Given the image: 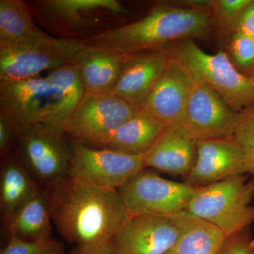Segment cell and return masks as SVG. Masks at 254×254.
Listing matches in <instances>:
<instances>
[{"label": "cell", "mask_w": 254, "mask_h": 254, "mask_svg": "<svg viewBox=\"0 0 254 254\" xmlns=\"http://www.w3.org/2000/svg\"><path fill=\"white\" fill-rule=\"evenodd\" d=\"M44 190L57 231L75 247L115 236L130 217L118 190L93 186L71 175Z\"/></svg>", "instance_id": "cell-1"}, {"label": "cell", "mask_w": 254, "mask_h": 254, "mask_svg": "<svg viewBox=\"0 0 254 254\" xmlns=\"http://www.w3.org/2000/svg\"><path fill=\"white\" fill-rule=\"evenodd\" d=\"M215 26L213 9L155 4L143 17L82 42L122 55L162 50L175 42L206 36Z\"/></svg>", "instance_id": "cell-2"}, {"label": "cell", "mask_w": 254, "mask_h": 254, "mask_svg": "<svg viewBox=\"0 0 254 254\" xmlns=\"http://www.w3.org/2000/svg\"><path fill=\"white\" fill-rule=\"evenodd\" d=\"M35 22L51 36L83 42L130 23L118 0H28Z\"/></svg>", "instance_id": "cell-3"}, {"label": "cell", "mask_w": 254, "mask_h": 254, "mask_svg": "<svg viewBox=\"0 0 254 254\" xmlns=\"http://www.w3.org/2000/svg\"><path fill=\"white\" fill-rule=\"evenodd\" d=\"M162 50L213 88L235 111L254 108L253 82L237 71L226 52L209 54L191 38L175 42Z\"/></svg>", "instance_id": "cell-4"}, {"label": "cell", "mask_w": 254, "mask_h": 254, "mask_svg": "<svg viewBox=\"0 0 254 254\" xmlns=\"http://www.w3.org/2000/svg\"><path fill=\"white\" fill-rule=\"evenodd\" d=\"M253 180L244 175L198 187L186 211L209 222L229 237L254 222Z\"/></svg>", "instance_id": "cell-5"}, {"label": "cell", "mask_w": 254, "mask_h": 254, "mask_svg": "<svg viewBox=\"0 0 254 254\" xmlns=\"http://www.w3.org/2000/svg\"><path fill=\"white\" fill-rule=\"evenodd\" d=\"M86 44L51 36L37 26L22 40L0 50V82L36 77L41 72L72 64Z\"/></svg>", "instance_id": "cell-6"}, {"label": "cell", "mask_w": 254, "mask_h": 254, "mask_svg": "<svg viewBox=\"0 0 254 254\" xmlns=\"http://www.w3.org/2000/svg\"><path fill=\"white\" fill-rule=\"evenodd\" d=\"M14 150L36 183L45 187L70 175V138L62 128L39 123L21 130Z\"/></svg>", "instance_id": "cell-7"}, {"label": "cell", "mask_w": 254, "mask_h": 254, "mask_svg": "<svg viewBox=\"0 0 254 254\" xmlns=\"http://www.w3.org/2000/svg\"><path fill=\"white\" fill-rule=\"evenodd\" d=\"M198 187L166 180L144 168L119 189L130 216H170L186 210Z\"/></svg>", "instance_id": "cell-8"}, {"label": "cell", "mask_w": 254, "mask_h": 254, "mask_svg": "<svg viewBox=\"0 0 254 254\" xmlns=\"http://www.w3.org/2000/svg\"><path fill=\"white\" fill-rule=\"evenodd\" d=\"M135 110L113 93L86 91L64 130L71 139L97 148L131 118Z\"/></svg>", "instance_id": "cell-9"}, {"label": "cell", "mask_w": 254, "mask_h": 254, "mask_svg": "<svg viewBox=\"0 0 254 254\" xmlns=\"http://www.w3.org/2000/svg\"><path fill=\"white\" fill-rule=\"evenodd\" d=\"M0 114L18 134L36 124L55 126L56 101L46 76L0 82Z\"/></svg>", "instance_id": "cell-10"}, {"label": "cell", "mask_w": 254, "mask_h": 254, "mask_svg": "<svg viewBox=\"0 0 254 254\" xmlns=\"http://www.w3.org/2000/svg\"><path fill=\"white\" fill-rule=\"evenodd\" d=\"M71 176L107 190H118L133 175L146 168L143 155L92 148L70 138Z\"/></svg>", "instance_id": "cell-11"}, {"label": "cell", "mask_w": 254, "mask_h": 254, "mask_svg": "<svg viewBox=\"0 0 254 254\" xmlns=\"http://www.w3.org/2000/svg\"><path fill=\"white\" fill-rule=\"evenodd\" d=\"M193 77L194 83L183 125L198 141L232 138L240 121L241 113L232 109L202 80Z\"/></svg>", "instance_id": "cell-12"}, {"label": "cell", "mask_w": 254, "mask_h": 254, "mask_svg": "<svg viewBox=\"0 0 254 254\" xmlns=\"http://www.w3.org/2000/svg\"><path fill=\"white\" fill-rule=\"evenodd\" d=\"M179 229L173 215L130 216L113 237L115 254H165L174 250Z\"/></svg>", "instance_id": "cell-13"}, {"label": "cell", "mask_w": 254, "mask_h": 254, "mask_svg": "<svg viewBox=\"0 0 254 254\" xmlns=\"http://www.w3.org/2000/svg\"><path fill=\"white\" fill-rule=\"evenodd\" d=\"M245 173V154L233 136L198 141L194 166L183 179L188 185L201 187Z\"/></svg>", "instance_id": "cell-14"}, {"label": "cell", "mask_w": 254, "mask_h": 254, "mask_svg": "<svg viewBox=\"0 0 254 254\" xmlns=\"http://www.w3.org/2000/svg\"><path fill=\"white\" fill-rule=\"evenodd\" d=\"M193 83L194 77L190 70L178 60L168 56L165 70L142 109L166 125L183 124Z\"/></svg>", "instance_id": "cell-15"}, {"label": "cell", "mask_w": 254, "mask_h": 254, "mask_svg": "<svg viewBox=\"0 0 254 254\" xmlns=\"http://www.w3.org/2000/svg\"><path fill=\"white\" fill-rule=\"evenodd\" d=\"M168 63L163 50H145L124 55L116 85L111 93L135 110L142 109Z\"/></svg>", "instance_id": "cell-16"}, {"label": "cell", "mask_w": 254, "mask_h": 254, "mask_svg": "<svg viewBox=\"0 0 254 254\" xmlns=\"http://www.w3.org/2000/svg\"><path fill=\"white\" fill-rule=\"evenodd\" d=\"M198 141L182 123L169 124L143 155L145 165L182 177L194 166Z\"/></svg>", "instance_id": "cell-17"}, {"label": "cell", "mask_w": 254, "mask_h": 254, "mask_svg": "<svg viewBox=\"0 0 254 254\" xmlns=\"http://www.w3.org/2000/svg\"><path fill=\"white\" fill-rule=\"evenodd\" d=\"M123 58L124 55L113 50L86 45L75 55L72 64L77 68L86 91L111 93Z\"/></svg>", "instance_id": "cell-18"}, {"label": "cell", "mask_w": 254, "mask_h": 254, "mask_svg": "<svg viewBox=\"0 0 254 254\" xmlns=\"http://www.w3.org/2000/svg\"><path fill=\"white\" fill-rule=\"evenodd\" d=\"M167 125L146 110H136L106 141L95 148L143 155Z\"/></svg>", "instance_id": "cell-19"}, {"label": "cell", "mask_w": 254, "mask_h": 254, "mask_svg": "<svg viewBox=\"0 0 254 254\" xmlns=\"http://www.w3.org/2000/svg\"><path fill=\"white\" fill-rule=\"evenodd\" d=\"M40 190L14 150L1 158L0 211L3 223Z\"/></svg>", "instance_id": "cell-20"}, {"label": "cell", "mask_w": 254, "mask_h": 254, "mask_svg": "<svg viewBox=\"0 0 254 254\" xmlns=\"http://www.w3.org/2000/svg\"><path fill=\"white\" fill-rule=\"evenodd\" d=\"M52 216L45 190H40L4 223L8 237L27 242L52 238Z\"/></svg>", "instance_id": "cell-21"}, {"label": "cell", "mask_w": 254, "mask_h": 254, "mask_svg": "<svg viewBox=\"0 0 254 254\" xmlns=\"http://www.w3.org/2000/svg\"><path fill=\"white\" fill-rule=\"evenodd\" d=\"M178 227L176 254H217L227 237L209 222L185 211L173 215Z\"/></svg>", "instance_id": "cell-22"}, {"label": "cell", "mask_w": 254, "mask_h": 254, "mask_svg": "<svg viewBox=\"0 0 254 254\" xmlns=\"http://www.w3.org/2000/svg\"><path fill=\"white\" fill-rule=\"evenodd\" d=\"M46 77L50 82L56 101L55 126L64 130L86 90L77 68L73 64L50 70Z\"/></svg>", "instance_id": "cell-23"}, {"label": "cell", "mask_w": 254, "mask_h": 254, "mask_svg": "<svg viewBox=\"0 0 254 254\" xmlns=\"http://www.w3.org/2000/svg\"><path fill=\"white\" fill-rule=\"evenodd\" d=\"M37 26L26 1L0 0V50L21 41Z\"/></svg>", "instance_id": "cell-24"}, {"label": "cell", "mask_w": 254, "mask_h": 254, "mask_svg": "<svg viewBox=\"0 0 254 254\" xmlns=\"http://www.w3.org/2000/svg\"><path fill=\"white\" fill-rule=\"evenodd\" d=\"M226 53L235 68L248 78H254V40L233 33L226 42Z\"/></svg>", "instance_id": "cell-25"}, {"label": "cell", "mask_w": 254, "mask_h": 254, "mask_svg": "<svg viewBox=\"0 0 254 254\" xmlns=\"http://www.w3.org/2000/svg\"><path fill=\"white\" fill-rule=\"evenodd\" d=\"M251 0H214L215 25L227 42L232 33L239 16Z\"/></svg>", "instance_id": "cell-26"}, {"label": "cell", "mask_w": 254, "mask_h": 254, "mask_svg": "<svg viewBox=\"0 0 254 254\" xmlns=\"http://www.w3.org/2000/svg\"><path fill=\"white\" fill-rule=\"evenodd\" d=\"M0 254H66V248L63 242L53 237L36 242L9 237Z\"/></svg>", "instance_id": "cell-27"}, {"label": "cell", "mask_w": 254, "mask_h": 254, "mask_svg": "<svg viewBox=\"0 0 254 254\" xmlns=\"http://www.w3.org/2000/svg\"><path fill=\"white\" fill-rule=\"evenodd\" d=\"M234 138L243 150L247 173L254 182V108L241 113Z\"/></svg>", "instance_id": "cell-28"}, {"label": "cell", "mask_w": 254, "mask_h": 254, "mask_svg": "<svg viewBox=\"0 0 254 254\" xmlns=\"http://www.w3.org/2000/svg\"><path fill=\"white\" fill-rule=\"evenodd\" d=\"M247 230L233 234L225 239L217 254H254V247Z\"/></svg>", "instance_id": "cell-29"}, {"label": "cell", "mask_w": 254, "mask_h": 254, "mask_svg": "<svg viewBox=\"0 0 254 254\" xmlns=\"http://www.w3.org/2000/svg\"><path fill=\"white\" fill-rule=\"evenodd\" d=\"M18 133L4 115L0 114V156L4 158L14 150Z\"/></svg>", "instance_id": "cell-30"}, {"label": "cell", "mask_w": 254, "mask_h": 254, "mask_svg": "<svg viewBox=\"0 0 254 254\" xmlns=\"http://www.w3.org/2000/svg\"><path fill=\"white\" fill-rule=\"evenodd\" d=\"M234 33H239L254 40V0L241 12L237 19Z\"/></svg>", "instance_id": "cell-31"}, {"label": "cell", "mask_w": 254, "mask_h": 254, "mask_svg": "<svg viewBox=\"0 0 254 254\" xmlns=\"http://www.w3.org/2000/svg\"><path fill=\"white\" fill-rule=\"evenodd\" d=\"M113 237H107L88 245L76 246L71 254H113Z\"/></svg>", "instance_id": "cell-32"}, {"label": "cell", "mask_w": 254, "mask_h": 254, "mask_svg": "<svg viewBox=\"0 0 254 254\" xmlns=\"http://www.w3.org/2000/svg\"><path fill=\"white\" fill-rule=\"evenodd\" d=\"M165 254H176V253H175V250H173L170 251V252H168V253Z\"/></svg>", "instance_id": "cell-33"}, {"label": "cell", "mask_w": 254, "mask_h": 254, "mask_svg": "<svg viewBox=\"0 0 254 254\" xmlns=\"http://www.w3.org/2000/svg\"><path fill=\"white\" fill-rule=\"evenodd\" d=\"M251 80H252V81L253 82L254 85V78H251Z\"/></svg>", "instance_id": "cell-34"}, {"label": "cell", "mask_w": 254, "mask_h": 254, "mask_svg": "<svg viewBox=\"0 0 254 254\" xmlns=\"http://www.w3.org/2000/svg\"><path fill=\"white\" fill-rule=\"evenodd\" d=\"M252 243H253V246L254 247V239H253V241H252Z\"/></svg>", "instance_id": "cell-35"}, {"label": "cell", "mask_w": 254, "mask_h": 254, "mask_svg": "<svg viewBox=\"0 0 254 254\" xmlns=\"http://www.w3.org/2000/svg\"><path fill=\"white\" fill-rule=\"evenodd\" d=\"M113 254H115L113 253Z\"/></svg>", "instance_id": "cell-36"}]
</instances>
